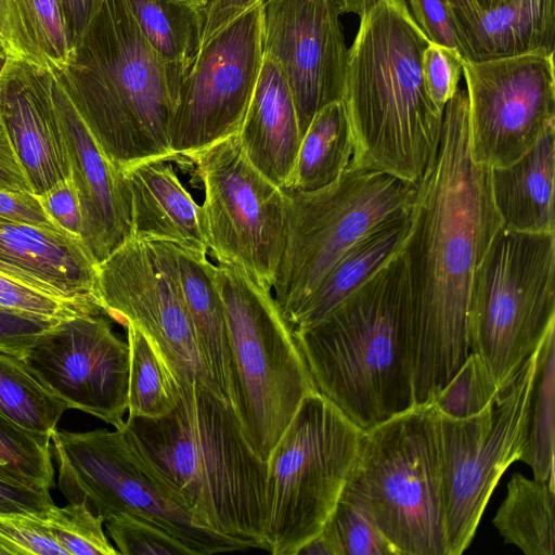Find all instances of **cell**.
Wrapping results in <instances>:
<instances>
[{
    "label": "cell",
    "mask_w": 555,
    "mask_h": 555,
    "mask_svg": "<svg viewBox=\"0 0 555 555\" xmlns=\"http://www.w3.org/2000/svg\"><path fill=\"white\" fill-rule=\"evenodd\" d=\"M502 227L490 167L472 153L468 98L443 109L437 152L416 184L400 251L408 285V361L414 404L428 403L468 357L474 273Z\"/></svg>",
    "instance_id": "cell-1"
},
{
    "label": "cell",
    "mask_w": 555,
    "mask_h": 555,
    "mask_svg": "<svg viewBox=\"0 0 555 555\" xmlns=\"http://www.w3.org/2000/svg\"><path fill=\"white\" fill-rule=\"evenodd\" d=\"M179 390L168 414L128 416L115 429L198 527L262 548L267 461L249 444L233 406L209 385L195 380Z\"/></svg>",
    "instance_id": "cell-2"
},
{
    "label": "cell",
    "mask_w": 555,
    "mask_h": 555,
    "mask_svg": "<svg viewBox=\"0 0 555 555\" xmlns=\"http://www.w3.org/2000/svg\"><path fill=\"white\" fill-rule=\"evenodd\" d=\"M348 49L343 102L354 150L349 167L417 184L434 158L443 111L430 99L422 55L430 42L405 0H375Z\"/></svg>",
    "instance_id": "cell-3"
},
{
    "label": "cell",
    "mask_w": 555,
    "mask_h": 555,
    "mask_svg": "<svg viewBox=\"0 0 555 555\" xmlns=\"http://www.w3.org/2000/svg\"><path fill=\"white\" fill-rule=\"evenodd\" d=\"M53 74L117 168L175 158L168 132L182 78L147 42L127 0H100L67 65Z\"/></svg>",
    "instance_id": "cell-4"
},
{
    "label": "cell",
    "mask_w": 555,
    "mask_h": 555,
    "mask_svg": "<svg viewBox=\"0 0 555 555\" xmlns=\"http://www.w3.org/2000/svg\"><path fill=\"white\" fill-rule=\"evenodd\" d=\"M401 251L315 323L292 330L314 387L361 429L414 405Z\"/></svg>",
    "instance_id": "cell-5"
},
{
    "label": "cell",
    "mask_w": 555,
    "mask_h": 555,
    "mask_svg": "<svg viewBox=\"0 0 555 555\" xmlns=\"http://www.w3.org/2000/svg\"><path fill=\"white\" fill-rule=\"evenodd\" d=\"M228 326L231 404L258 456L268 461L301 401L317 391L272 291L241 270L215 266Z\"/></svg>",
    "instance_id": "cell-6"
},
{
    "label": "cell",
    "mask_w": 555,
    "mask_h": 555,
    "mask_svg": "<svg viewBox=\"0 0 555 555\" xmlns=\"http://www.w3.org/2000/svg\"><path fill=\"white\" fill-rule=\"evenodd\" d=\"M345 489L364 503L399 555H447L431 404H414L364 430Z\"/></svg>",
    "instance_id": "cell-7"
},
{
    "label": "cell",
    "mask_w": 555,
    "mask_h": 555,
    "mask_svg": "<svg viewBox=\"0 0 555 555\" xmlns=\"http://www.w3.org/2000/svg\"><path fill=\"white\" fill-rule=\"evenodd\" d=\"M555 233L501 227L472 281L467 335L499 390L555 326Z\"/></svg>",
    "instance_id": "cell-8"
},
{
    "label": "cell",
    "mask_w": 555,
    "mask_h": 555,
    "mask_svg": "<svg viewBox=\"0 0 555 555\" xmlns=\"http://www.w3.org/2000/svg\"><path fill=\"white\" fill-rule=\"evenodd\" d=\"M363 434L318 391L304 398L267 461L262 550L298 555L320 534L353 470Z\"/></svg>",
    "instance_id": "cell-9"
},
{
    "label": "cell",
    "mask_w": 555,
    "mask_h": 555,
    "mask_svg": "<svg viewBox=\"0 0 555 555\" xmlns=\"http://www.w3.org/2000/svg\"><path fill=\"white\" fill-rule=\"evenodd\" d=\"M285 193V237L273 296L288 323L351 244L412 207L416 184L386 171L348 166L321 189Z\"/></svg>",
    "instance_id": "cell-10"
},
{
    "label": "cell",
    "mask_w": 555,
    "mask_h": 555,
    "mask_svg": "<svg viewBox=\"0 0 555 555\" xmlns=\"http://www.w3.org/2000/svg\"><path fill=\"white\" fill-rule=\"evenodd\" d=\"M534 371L535 352L474 416L456 420L436 411L447 555L468 547L499 479L520 459Z\"/></svg>",
    "instance_id": "cell-11"
},
{
    "label": "cell",
    "mask_w": 555,
    "mask_h": 555,
    "mask_svg": "<svg viewBox=\"0 0 555 555\" xmlns=\"http://www.w3.org/2000/svg\"><path fill=\"white\" fill-rule=\"evenodd\" d=\"M51 452L64 498L68 503L86 504L103 522L119 513L135 515L180 540L193 555L249 548L198 527L139 464L118 429H55Z\"/></svg>",
    "instance_id": "cell-12"
},
{
    "label": "cell",
    "mask_w": 555,
    "mask_h": 555,
    "mask_svg": "<svg viewBox=\"0 0 555 555\" xmlns=\"http://www.w3.org/2000/svg\"><path fill=\"white\" fill-rule=\"evenodd\" d=\"M188 158L204 186L202 207L214 258L272 291L284 246L285 191L249 163L237 133Z\"/></svg>",
    "instance_id": "cell-13"
},
{
    "label": "cell",
    "mask_w": 555,
    "mask_h": 555,
    "mask_svg": "<svg viewBox=\"0 0 555 555\" xmlns=\"http://www.w3.org/2000/svg\"><path fill=\"white\" fill-rule=\"evenodd\" d=\"M96 292L105 315L122 326L137 325L155 343L179 387L195 380L211 387L182 296L172 243L131 237L98 264Z\"/></svg>",
    "instance_id": "cell-14"
},
{
    "label": "cell",
    "mask_w": 555,
    "mask_h": 555,
    "mask_svg": "<svg viewBox=\"0 0 555 555\" xmlns=\"http://www.w3.org/2000/svg\"><path fill=\"white\" fill-rule=\"evenodd\" d=\"M262 62L259 4L206 41L185 74L169 124L175 157H189L238 132Z\"/></svg>",
    "instance_id": "cell-15"
},
{
    "label": "cell",
    "mask_w": 555,
    "mask_h": 555,
    "mask_svg": "<svg viewBox=\"0 0 555 555\" xmlns=\"http://www.w3.org/2000/svg\"><path fill=\"white\" fill-rule=\"evenodd\" d=\"M470 147L490 168L521 157L555 122L554 53L464 60Z\"/></svg>",
    "instance_id": "cell-16"
},
{
    "label": "cell",
    "mask_w": 555,
    "mask_h": 555,
    "mask_svg": "<svg viewBox=\"0 0 555 555\" xmlns=\"http://www.w3.org/2000/svg\"><path fill=\"white\" fill-rule=\"evenodd\" d=\"M103 314L59 321L22 360L69 409L118 428L128 409L129 347Z\"/></svg>",
    "instance_id": "cell-17"
},
{
    "label": "cell",
    "mask_w": 555,
    "mask_h": 555,
    "mask_svg": "<svg viewBox=\"0 0 555 555\" xmlns=\"http://www.w3.org/2000/svg\"><path fill=\"white\" fill-rule=\"evenodd\" d=\"M261 7L263 53L286 77L302 137L321 108L343 100L344 10L337 0H268Z\"/></svg>",
    "instance_id": "cell-18"
},
{
    "label": "cell",
    "mask_w": 555,
    "mask_h": 555,
    "mask_svg": "<svg viewBox=\"0 0 555 555\" xmlns=\"http://www.w3.org/2000/svg\"><path fill=\"white\" fill-rule=\"evenodd\" d=\"M52 95L80 204L81 240L100 263L132 237L128 188L121 170L102 152L54 74Z\"/></svg>",
    "instance_id": "cell-19"
},
{
    "label": "cell",
    "mask_w": 555,
    "mask_h": 555,
    "mask_svg": "<svg viewBox=\"0 0 555 555\" xmlns=\"http://www.w3.org/2000/svg\"><path fill=\"white\" fill-rule=\"evenodd\" d=\"M52 82V72L10 56L0 73V119L35 195L70 176Z\"/></svg>",
    "instance_id": "cell-20"
},
{
    "label": "cell",
    "mask_w": 555,
    "mask_h": 555,
    "mask_svg": "<svg viewBox=\"0 0 555 555\" xmlns=\"http://www.w3.org/2000/svg\"><path fill=\"white\" fill-rule=\"evenodd\" d=\"M98 264L77 236L0 218V273L13 281L103 312Z\"/></svg>",
    "instance_id": "cell-21"
},
{
    "label": "cell",
    "mask_w": 555,
    "mask_h": 555,
    "mask_svg": "<svg viewBox=\"0 0 555 555\" xmlns=\"http://www.w3.org/2000/svg\"><path fill=\"white\" fill-rule=\"evenodd\" d=\"M120 170L129 192L133 238L169 242L207 254L203 207L184 188L169 159H146Z\"/></svg>",
    "instance_id": "cell-22"
},
{
    "label": "cell",
    "mask_w": 555,
    "mask_h": 555,
    "mask_svg": "<svg viewBox=\"0 0 555 555\" xmlns=\"http://www.w3.org/2000/svg\"><path fill=\"white\" fill-rule=\"evenodd\" d=\"M237 137L249 163L272 183L284 188L296 160L301 132L286 77L269 54L263 53Z\"/></svg>",
    "instance_id": "cell-23"
},
{
    "label": "cell",
    "mask_w": 555,
    "mask_h": 555,
    "mask_svg": "<svg viewBox=\"0 0 555 555\" xmlns=\"http://www.w3.org/2000/svg\"><path fill=\"white\" fill-rule=\"evenodd\" d=\"M555 122L517 160L490 168L491 193L502 227L555 233Z\"/></svg>",
    "instance_id": "cell-24"
},
{
    "label": "cell",
    "mask_w": 555,
    "mask_h": 555,
    "mask_svg": "<svg viewBox=\"0 0 555 555\" xmlns=\"http://www.w3.org/2000/svg\"><path fill=\"white\" fill-rule=\"evenodd\" d=\"M172 246L202 366L214 390L231 404L230 345L215 266L207 254Z\"/></svg>",
    "instance_id": "cell-25"
},
{
    "label": "cell",
    "mask_w": 555,
    "mask_h": 555,
    "mask_svg": "<svg viewBox=\"0 0 555 555\" xmlns=\"http://www.w3.org/2000/svg\"><path fill=\"white\" fill-rule=\"evenodd\" d=\"M410 211L387 218L351 244L289 320L291 328L319 321L398 254L409 230Z\"/></svg>",
    "instance_id": "cell-26"
},
{
    "label": "cell",
    "mask_w": 555,
    "mask_h": 555,
    "mask_svg": "<svg viewBox=\"0 0 555 555\" xmlns=\"http://www.w3.org/2000/svg\"><path fill=\"white\" fill-rule=\"evenodd\" d=\"M555 0H511L482 12L459 37L463 60L482 61L526 53H554Z\"/></svg>",
    "instance_id": "cell-27"
},
{
    "label": "cell",
    "mask_w": 555,
    "mask_h": 555,
    "mask_svg": "<svg viewBox=\"0 0 555 555\" xmlns=\"http://www.w3.org/2000/svg\"><path fill=\"white\" fill-rule=\"evenodd\" d=\"M0 42L8 56L52 73L74 50L57 0H0Z\"/></svg>",
    "instance_id": "cell-28"
},
{
    "label": "cell",
    "mask_w": 555,
    "mask_h": 555,
    "mask_svg": "<svg viewBox=\"0 0 555 555\" xmlns=\"http://www.w3.org/2000/svg\"><path fill=\"white\" fill-rule=\"evenodd\" d=\"M354 150L343 101L321 108L301 137L285 191L308 192L336 181L348 168Z\"/></svg>",
    "instance_id": "cell-29"
},
{
    "label": "cell",
    "mask_w": 555,
    "mask_h": 555,
    "mask_svg": "<svg viewBox=\"0 0 555 555\" xmlns=\"http://www.w3.org/2000/svg\"><path fill=\"white\" fill-rule=\"evenodd\" d=\"M555 488L513 474L492 524L506 544L526 555L555 554Z\"/></svg>",
    "instance_id": "cell-30"
},
{
    "label": "cell",
    "mask_w": 555,
    "mask_h": 555,
    "mask_svg": "<svg viewBox=\"0 0 555 555\" xmlns=\"http://www.w3.org/2000/svg\"><path fill=\"white\" fill-rule=\"evenodd\" d=\"M127 1L147 42L183 80L201 50L202 8L183 0Z\"/></svg>",
    "instance_id": "cell-31"
},
{
    "label": "cell",
    "mask_w": 555,
    "mask_h": 555,
    "mask_svg": "<svg viewBox=\"0 0 555 555\" xmlns=\"http://www.w3.org/2000/svg\"><path fill=\"white\" fill-rule=\"evenodd\" d=\"M555 326L535 350V371L530 397L527 436L519 461L532 469L533 478L555 488Z\"/></svg>",
    "instance_id": "cell-32"
},
{
    "label": "cell",
    "mask_w": 555,
    "mask_h": 555,
    "mask_svg": "<svg viewBox=\"0 0 555 555\" xmlns=\"http://www.w3.org/2000/svg\"><path fill=\"white\" fill-rule=\"evenodd\" d=\"M129 347L128 416L156 418L172 411L179 385L155 343L137 325L127 323Z\"/></svg>",
    "instance_id": "cell-33"
},
{
    "label": "cell",
    "mask_w": 555,
    "mask_h": 555,
    "mask_svg": "<svg viewBox=\"0 0 555 555\" xmlns=\"http://www.w3.org/2000/svg\"><path fill=\"white\" fill-rule=\"evenodd\" d=\"M67 403L17 357L0 352V413L18 426L51 436Z\"/></svg>",
    "instance_id": "cell-34"
},
{
    "label": "cell",
    "mask_w": 555,
    "mask_h": 555,
    "mask_svg": "<svg viewBox=\"0 0 555 555\" xmlns=\"http://www.w3.org/2000/svg\"><path fill=\"white\" fill-rule=\"evenodd\" d=\"M318 538L326 555H399L364 503L345 488Z\"/></svg>",
    "instance_id": "cell-35"
},
{
    "label": "cell",
    "mask_w": 555,
    "mask_h": 555,
    "mask_svg": "<svg viewBox=\"0 0 555 555\" xmlns=\"http://www.w3.org/2000/svg\"><path fill=\"white\" fill-rule=\"evenodd\" d=\"M0 478L50 491L54 486L51 436L29 431L0 413Z\"/></svg>",
    "instance_id": "cell-36"
},
{
    "label": "cell",
    "mask_w": 555,
    "mask_h": 555,
    "mask_svg": "<svg viewBox=\"0 0 555 555\" xmlns=\"http://www.w3.org/2000/svg\"><path fill=\"white\" fill-rule=\"evenodd\" d=\"M499 392L481 359L469 352L457 372L428 403L442 415L462 420L493 403Z\"/></svg>",
    "instance_id": "cell-37"
},
{
    "label": "cell",
    "mask_w": 555,
    "mask_h": 555,
    "mask_svg": "<svg viewBox=\"0 0 555 555\" xmlns=\"http://www.w3.org/2000/svg\"><path fill=\"white\" fill-rule=\"evenodd\" d=\"M46 524L67 555H117L106 538L103 519L83 503L52 505L44 515Z\"/></svg>",
    "instance_id": "cell-38"
},
{
    "label": "cell",
    "mask_w": 555,
    "mask_h": 555,
    "mask_svg": "<svg viewBox=\"0 0 555 555\" xmlns=\"http://www.w3.org/2000/svg\"><path fill=\"white\" fill-rule=\"evenodd\" d=\"M104 525L119 554L193 555L180 540L154 522L135 515L115 514Z\"/></svg>",
    "instance_id": "cell-39"
},
{
    "label": "cell",
    "mask_w": 555,
    "mask_h": 555,
    "mask_svg": "<svg viewBox=\"0 0 555 555\" xmlns=\"http://www.w3.org/2000/svg\"><path fill=\"white\" fill-rule=\"evenodd\" d=\"M46 512L1 513L0 555H67L51 534Z\"/></svg>",
    "instance_id": "cell-40"
},
{
    "label": "cell",
    "mask_w": 555,
    "mask_h": 555,
    "mask_svg": "<svg viewBox=\"0 0 555 555\" xmlns=\"http://www.w3.org/2000/svg\"><path fill=\"white\" fill-rule=\"evenodd\" d=\"M0 308L57 320L86 313H103L77 302L62 300L43 294L1 273Z\"/></svg>",
    "instance_id": "cell-41"
},
{
    "label": "cell",
    "mask_w": 555,
    "mask_h": 555,
    "mask_svg": "<svg viewBox=\"0 0 555 555\" xmlns=\"http://www.w3.org/2000/svg\"><path fill=\"white\" fill-rule=\"evenodd\" d=\"M463 57L457 49L429 42L422 55V73L427 92L443 111L459 89L463 74Z\"/></svg>",
    "instance_id": "cell-42"
},
{
    "label": "cell",
    "mask_w": 555,
    "mask_h": 555,
    "mask_svg": "<svg viewBox=\"0 0 555 555\" xmlns=\"http://www.w3.org/2000/svg\"><path fill=\"white\" fill-rule=\"evenodd\" d=\"M59 321L0 308V352L22 359Z\"/></svg>",
    "instance_id": "cell-43"
},
{
    "label": "cell",
    "mask_w": 555,
    "mask_h": 555,
    "mask_svg": "<svg viewBox=\"0 0 555 555\" xmlns=\"http://www.w3.org/2000/svg\"><path fill=\"white\" fill-rule=\"evenodd\" d=\"M405 3L430 42L459 50L455 20L448 0H405Z\"/></svg>",
    "instance_id": "cell-44"
},
{
    "label": "cell",
    "mask_w": 555,
    "mask_h": 555,
    "mask_svg": "<svg viewBox=\"0 0 555 555\" xmlns=\"http://www.w3.org/2000/svg\"><path fill=\"white\" fill-rule=\"evenodd\" d=\"M47 214L68 234L81 238L82 217L70 176L36 195Z\"/></svg>",
    "instance_id": "cell-45"
},
{
    "label": "cell",
    "mask_w": 555,
    "mask_h": 555,
    "mask_svg": "<svg viewBox=\"0 0 555 555\" xmlns=\"http://www.w3.org/2000/svg\"><path fill=\"white\" fill-rule=\"evenodd\" d=\"M0 218L35 227L64 231L47 214L38 197L27 191L0 190Z\"/></svg>",
    "instance_id": "cell-46"
},
{
    "label": "cell",
    "mask_w": 555,
    "mask_h": 555,
    "mask_svg": "<svg viewBox=\"0 0 555 555\" xmlns=\"http://www.w3.org/2000/svg\"><path fill=\"white\" fill-rule=\"evenodd\" d=\"M54 502L49 490H39L0 478L1 513H41Z\"/></svg>",
    "instance_id": "cell-47"
},
{
    "label": "cell",
    "mask_w": 555,
    "mask_h": 555,
    "mask_svg": "<svg viewBox=\"0 0 555 555\" xmlns=\"http://www.w3.org/2000/svg\"><path fill=\"white\" fill-rule=\"evenodd\" d=\"M266 1L268 0H208L202 8V46L240 15Z\"/></svg>",
    "instance_id": "cell-48"
},
{
    "label": "cell",
    "mask_w": 555,
    "mask_h": 555,
    "mask_svg": "<svg viewBox=\"0 0 555 555\" xmlns=\"http://www.w3.org/2000/svg\"><path fill=\"white\" fill-rule=\"evenodd\" d=\"M0 190L31 192L0 119ZM33 193V192H31Z\"/></svg>",
    "instance_id": "cell-49"
},
{
    "label": "cell",
    "mask_w": 555,
    "mask_h": 555,
    "mask_svg": "<svg viewBox=\"0 0 555 555\" xmlns=\"http://www.w3.org/2000/svg\"><path fill=\"white\" fill-rule=\"evenodd\" d=\"M75 48L82 38L100 0H57Z\"/></svg>",
    "instance_id": "cell-50"
},
{
    "label": "cell",
    "mask_w": 555,
    "mask_h": 555,
    "mask_svg": "<svg viewBox=\"0 0 555 555\" xmlns=\"http://www.w3.org/2000/svg\"><path fill=\"white\" fill-rule=\"evenodd\" d=\"M456 25L457 40L466 30L470 29L479 20L481 11L475 0H448Z\"/></svg>",
    "instance_id": "cell-51"
},
{
    "label": "cell",
    "mask_w": 555,
    "mask_h": 555,
    "mask_svg": "<svg viewBox=\"0 0 555 555\" xmlns=\"http://www.w3.org/2000/svg\"><path fill=\"white\" fill-rule=\"evenodd\" d=\"M344 13H358L360 14L369 4L375 0H337Z\"/></svg>",
    "instance_id": "cell-52"
},
{
    "label": "cell",
    "mask_w": 555,
    "mask_h": 555,
    "mask_svg": "<svg viewBox=\"0 0 555 555\" xmlns=\"http://www.w3.org/2000/svg\"><path fill=\"white\" fill-rule=\"evenodd\" d=\"M511 0H475L481 12L493 10L507 3ZM482 14V13H481Z\"/></svg>",
    "instance_id": "cell-53"
},
{
    "label": "cell",
    "mask_w": 555,
    "mask_h": 555,
    "mask_svg": "<svg viewBox=\"0 0 555 555\" xmlns=\"http://www.w3.org/2000/svg\"><path fill=\"white\" fill-rule=\"evenodd\" d=\"M7 57H8V55L5 53V50H4V48L2 47V44L0 42V73H1V70H2V68H3V66H4L5 62H7Z\"/></svg>",
    "instance_id": "cell-54"
},
{
    "label": "cell",
    "mask_w": 555,
    "mask_h": 555,
    "mask_svg": "<svg viewBox=\"0 0 555 555\" xmlns=\"http://www.w3.org/2000/svg\"><path fill=\"white\" fill-rule=\"evenodd\" d=\"M183 1H190V2H192V3H194V4L198 5V7L203 8V3H202L201 0H183Z\"/></svg>",
    "instance_id": "cell-55"
},
{
    "label": "cell",
    "mask_w": 555,
    "mask_h": 555,
    "mask_svg": "<svg viewBox=\"0 0 555 555\" xmlns=\"http://www.w3.org/2000/svg\"><path fill=\"white\" fill-rule=\"evenodd\" d=\"M203 3V7L207 3L208 0H201Z\"/></svg>",
    "instance_id": "cell-56"
}]
</instances>
